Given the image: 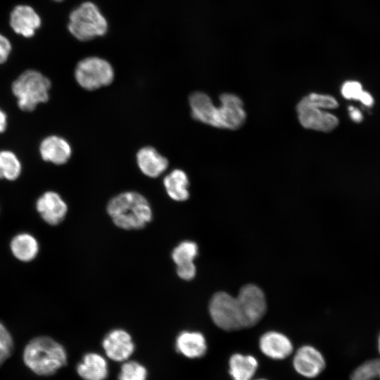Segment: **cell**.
<instances>
[{
    "label": "cell",
    "instance_id": "obj_17",
    "mask_svg": "<svg viewBox=\"0 0 380 380\" xmlns=\"http://www.w3.org/2000/svg\"><path fill=\"white\" fill-rule=\"evenodd\" d=\"M9 248L13 257L22 262L34 260L39 252L38 240L28 232H20L13 236Z\"/></svg>",
    "mask_w": 380,
    "mask_h": 380
},
{
    "label": "cell",
    "instance_id": "obj_4",
    "mask_svg": "<svg viewBox=\"0 0 380 380\" xmlns=\"http://www.w3.org/2000/svg\"><path fill=\"white\" fill-rule=\"evenodd\" d=\"M23 358L25 365L39 376L55 374L67 363V353L64 347L46 336L31 339L25 346Z\"/></svg>",
    "mask_w": 380,
    "mask_h": 380
},
{
    "label": "cell",
    "instance_id": "obj_30",
    "mask_svg": "<svg viewBox=\"0 0 380 380\" xmlns=\"http://www.w3.org/2000/svg\"><path fill=\"white\" fill-rule=\"evenodd\" d=\"M7 125V115L1 108H0V134L4 133L6 130Z\"/></svg>",
    "mask_w": 380,
    "mask_h": 380
},
{
    "label": "cell",
    "instance_id": "obj_24",
    "mask_svg": "<svg viewBox=\"0 0 380 380\" xmlns=\"http://www.w3.org/2000/svg\"><path fill=\"white\" fill-rule=\"evenodd\" d=\"M350 380H380V358L361 364L352 372Z\"/></svg>",
    "mask_w": 380,
    "mask_h": 380
},
{
    "label": "cell",
    "instance_id": "obj_14",
    "mask_svg": "<svg viewBox=\"0 0 380 380\" xmlns=\"http://www.w3.org/2000/svg\"><path fill=\"white\" fill-rule=\"evenodd\" d=\"M261 352L273 360H284L293 352V346L290 339L278 331H267L260 338Z\"/></svg>",
    "mask_w": 380,
    "mask_h": 380
},
{
    "label": "cell",
    "instance_id": "obj_32",
    "mask_svg": "<svg viewBox=\"0 0 380 380\" xmlns=\"http://www.w3.org/2000/svg\"><path fill=\"white\" fill-rule=\"evenodd\" d=\"M55 1H57V2H61V1H63V0H53Z\"/></svg>",
    "mask_w": 380,
    "mask_h": 380
},
{
    "label": "cell",
    "instance_id": "obj_27",
    "mask_svg": "<svg viewBox=\"0 0 380 380\" xmlns=\"http://www.w3.org/2000/svg\"><path fill=\"white\" fill-rule=\"evenodd\" d=\"M196 268L194 263L177 266V274L183 280L189 281L194 278Z\"/></svg>",
    "mask_w": 380,
    "mask_h": 380
},
{
    "label": "cell",
    "instance_id": "obj_9",
    "mask_svg": "<svg viewBox=\"0 0 380 380\" xmlns=\"http://www.w3.org/2000/svg\"><path fill=\"white\" fill-rule=\"evenodd\" d=\"M35 208L42 220L51 226L60 224L68 210L66 202L54 191H46L41 194L36 201Z\"/></svg>",
    "mask_w": 380,
    "mask_h": 380
},
{
    "label": "cell",
    "instance_id": "obj_1",
    "mask_svg": "<svg viewBox=\"0 0 380 380\" xmlns=\"http://www.w3.org/2000/svg\"><path fill=\"white\" fill-rule=\"evenodd\" d=\"M266 309L264 293L255 284L241 287L236 297L227 292H217L209 303V312L213 322L225 331L253 327L264 316Z\"/></svg>",
    "mask_w": 380,
    "mask_h": 380
},
{
    "label": "cell",
    "instance_id": "obj_23",
    "mask_svg": "<svg viewBox=\"0 0 380 380\" xmlns=\"http://www.w3.org/2000/svg\"><path fill=\"white\" fill-rule=\"evenodd\" d=\"M198 253L197 244L191 241H184L179 243L172 252V258L178 265L194 263Z\"/></svg>",
    "mask_w": 380,
    "mask_h": 380
},
{
    "label": "cell",
    "instance_id": "obj_31",
    "mask_svg": "<svg viewBox=\"0 0 380 380\" xmlns=\"http://www.w3.org/2000/svg\"><path fill=\"white\" fill-rule=\"evenodd\" d=\"M378 348H379V352L380 353V334H379V338H378Z\"/></svg>",
    "mask_w": 380,
    "mask_h": 380
},
{
    "label": "cell",
    "instance_id": "obj_11",
    "mask_svg": "<svg viewBox=\"0 0 380 380\" xmlns=\"http://www.w3.org/2000/svg\"><path fill=\"white\" fill-rule=\"evenodd\" d=\"M102 346L106 355L116 362L126 361L135 349L130 334L121 329L109 331L103 339Z\"/></svg>",
    "mask_w": 380,
    "mask_h": 380
},
{
    "label": "cell",
    "instance_id": "obj_12",
    "mask_svg": "<svg viewBox=\"0 0 380 380\" xmlns=\"http://www.w3.org/2000/svg\"><path fill=\"white\" fill-rule=\"evenodd\" d=\"M9 23L16 34L30 38L40 27L42 20L32 6L21 4L15 6L11 12Z\"/></svg>",
    "mask_w": 380,
    "mask_h": 380
},
{
    "label": "cell",
    "instance_id": "obj_26",
    "mask_svg": "<svg viewBox=\"0 0 380 380\" xmlns=\"http://www.w3.org/2000/svg\"><path fill=\"white\" fill-rule=\"evenodd\" d=\"M13 349V337L6 327L0 322V366L11 356Z\"/></svg>",
    "mask_w": 380,
    "mask_h": 380
},
{
    "label": "cell",
    "instance_id": "obj_7",
    "mask_svg": "<svg viewBox=\"0 0 380 380\" xmlns=\"http://www.w3.org/2000/svg\"><path fill=\"white\" fill-rule=\"evenodd\" d=\"M68 28L71 34L82 42L104 35L108 23L96 4L87 1L72 11Z\"/></svg>",
    "mask_w": 380,
    "mask_h": 380
},
{
    "label": "cell",
    "instance_id": "obj_25",
    "mask_svg": "<svg viewBox=\"0 0 380 380\" xmlns=\"http://www.w3.org/2000/svg\"><path fill=\"white\" fill-rule=\"evenodd\" d=\"M147 369L136 361L125 362L121 367L118 380H146Z\"/></svg>",
    "mask_w": 380,
    "mask_h": 380
},
{
    "label": "cell",
    "instance_id": "obj_10",
    "mask_svg": "<svg viewBox=\"0 0 380 380\" xmlns=\"http://www.w3.org/2000/svg\"><path fill=\"white\" fill-rule=\"evenodd\" d=\"M293 365L300 375L315 378L324 369L326 362L322 354L311 346H303L296 352Z\"/></svg>",
    "mask_w": 380,
    "mask_h": 380
},
{
    "label": "cell",
    "instance_id": "obj_21",
    "mask_svg": "<svg viewBox=\"0 0 380 380\" xmlns=\"http://www.w3.org/2000/svg\"><path fill=\"white\" fill-rule=\"evenodd\" d=\"M22 172V164L17 155L10 150L0 151V179L15 181Z\"/></svg>",
    "mask_w": 380,
    "mask_h": 380
},
{
    "label": "cell",
    "instance_id": "obj_19",
    "mask_svg": "<svg viewBox=\"0 0 380 380\" xmlns=\"http://www.w3.org/2000/svg\"><path fill=\"white\" fill-rule=\"evenodd\" d=\"M258 367L257 359L251 355L234 353L229 360V373L233 380H251Z\"/></svg>",
    "mask_w": 380,
    "mask_h": 380
},
{
    "label": "cell",
    "instance_id": "obj_5",
    "mask_svg": "<svg viewBox=\"0 0 380 380\" xmlns=\"http://www.w3.org/2000/svg\"><path fill=\"white\" fill-rule=\"evenodd\" d=\"M338 106L336 99L328 94L312 93L303 97L296 106L298 120L307 129L329 132L338 125V118L327 111Z\"/></svg>",
    "mask_w": 380,
    "mask_h": 380
},
{
    "label": "cell",
    "instance_id": "obj_3",
    "mask_svg": "<svg viewBox=\"0 0 380 380\" xmlns=\"http://www.w3.org/2000/svg\"><path fill=\"white\" fill-rule=\"evenodd\" d=\"M107 212L117 227L126 230L141 229L153 217L147 199L135 191L122 192L112 198Z\"/></svg>",
    "mask_w": 380,
    "mask_h": 380
},
{
    "label": "cell",
    "instance_id": "obj_18",
    "mask_svg": "<svg viewBox=\"0 0 380 380\" xmlns=\"http://www.w3.org/2000/svg\"><path fill=\"white\" fill-rule=\"evenodd\" d=\"M77 372L84 380H105L108 374V363L102 355L88 353L77 365Z\"/></svg>",
    "mask_w": 380,
    "mask_h": 380
},
{
    "label": "cell",
    "instance_id": "obj_15",
    "mask_svg": "<svg viewBox=\"0 0 380 380\" xmlns=\"http://www.w3.org/2000/svg\"><path fill=\"white\" fill-rule=\"evenodd\" d=\"M175 349L182 355L195 359L203 357L206 353L208 346L206 340L201 333L184 331L177 336Z\"/></svg>",
    "mask_w": 380,
    "mask_h": 380
},
{
    "label": "cell",
    "instance_id": "obj_33",
    "mask_svg": "<svg viewBox=\"0 0 380 380\" xmlns=\"http://www.w3.org/2000/svg\"><path fill=\"white\" fill-rule=\"evenodd\" d=\"M255 380H267L265 379H255Z\"/></svg>",
    "mask_w": 380,
    "mask_h": 380
},
{
    "label": "cell",
    "instance_id": "obj_20",
    "mask_svg": "<svg viewBox=\"0 0 380 380\" xmlns=\"http://www.w3.org/2000/svg\"><path fill=\"white\" fill-rule=\"evenodd\" d=\"M167 195L174 201H184L189 198V179L186 174L180 169H175L168 174L163 180Z\"/></svg>",
    "mask_w": 380,
    "mask_h": 380
},
{
    "label": "cell",
    "instance_id": "obj_29",
    "mask_svg": "<svg viewBox=\"0 0 380 380\" xmlns=\"http://www.w3.org/2000/svg\"><path fill=\"white\" fill-rule=\"evenodd\" d=\"M348 111H349V115L350 118L354 121L355 122H361L363 120V115L361 113V111L354 107V106H349L348 107Z\"/></svg>",
    "mask_w": 380,
    "mask_h": 380
},
{
    "label": "cell",
    "instance_id": "obj_8",
    "mask_svg": "<svg viewBox=\"0 0 380 380\" xmlns=\"http://www.w3.org/2000/svg\"><path fill=\"white\" fill-rule=\"evenodd\" d=\"M74 75L77 84L89 91L108 86L114 79V70L110 63L96 56L79 61Z\"/></svg>",
    "mask_w": 380,
    "mask_h": 380
},
{
    "label": "cell",
    "instance_id": "obj_2",
    "mask_svg": "<svg viewBox=\"0 0 380 380\" xmlns=\"http://www.w3.org/2000/svg\"><path fill=\"white\" fill-rule=\"evenodd\" d=\"M221 105L216 107L210 98L201 91L189 99L191 115L195 120L217 128L237 129L246 118L243 101L236 95L224 93L220 96Z\"/></svg>",
    "mask_w": 380,
    "mask_h": 380
},
{
    "label": "cell",
    "instance_id": "obj_22",
    "mask_svg": "<svg viewBox=\"0 0 380 380\" xmlns=\"http://www.w3.org/2000/svg\"><path fill=\"white\" fill-rule=\"evenodd\" d=\"M341 92L345 99L359 101L365 106L371 107L374 102L372 96L365 91L362 84L357 81L350 80L344 82Z\"/></svg>",
    "mask_w": 380,
    "mask_h": 380
},
{
    "label": "cell",
    "instance_id": "obj_16",
    "mask_svg": "<svg viewBox=\"0 0 380 380\" xmlns=\"http://www.w3.org/2000/svg\"><path fill=\"white\" fill-rule=\"evenodd\" d=\"M137 163L142 173L151 178L160 176L169 164L167 159L151 146L143 147L137 152Z\"/></svg>",
    "mask_w": 380,
    "mask_h": 380
},
{
    "label": "cell",
    "instance_id": "obj_28",
    "mask_svg": "<svg viewBox=\"0 0 380 380\" xmlns=\"http://www.w3.org/2000/svg\"><path fill=\"white\" fill-rule=\"evenodd\" d=\"M11 50V42L6 37L0 33V65L6 62Z\"/></svg>",
    "mask_w": 380,
    "mask_h": 380
},
{
    "label": "cell",
    "instance_id": "obj_6",
    "mask_svg": "<svg viewBox=\"0 0 380 380\" xmlns=\"http://www.w3.org/2000/svg\"><path fill=\"white\" fill-rule=\"evenodd\" d=\"M50 80L41 72L30 69L22 72L12 83L11 91L18 107L24 112H32L49 99Z\"/></svg>",
    "mask_w": 380,
    "mask_h": 380
},
{
    "label": "cell",
    "instance_id": "obj_13",
    "mask_svg": "<svg viewBox=\"0 0 380 380\" xmlns=\"http://www.w3.org/2000/svg\"><path fill=\"white\" fill-rule=\"evenodd\" d=\"M42 159L56 165L65 164L71 157L72 148L68 141L58 135H49L39 144Z\"/></svg>",
    "mask_w": 380,
    "mask_h": 380
}]
</instances>
